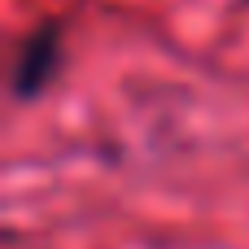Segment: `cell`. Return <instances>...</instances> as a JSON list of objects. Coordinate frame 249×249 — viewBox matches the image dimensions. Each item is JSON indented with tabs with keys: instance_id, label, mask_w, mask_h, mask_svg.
Returning <instances> with one entry per match:
<instances>
[{
	"instance_id": "1",
	"label": "cell",
	"mask_w": 249,
	"mask_h": 249,
	"mask_svg": "<svg viewBox=\"0 0 249 249\" xmlns=\"http://www.w3.org/2000/svg\"><path fill=\"white\" fill-rule=\"evenodd\" d=\"M61 57H66L61 26L57 22H39L22 39V48H18V61H13V96L18 101H39L48 92V83L57 79Z\"/></svg>"
}]
</instances>
